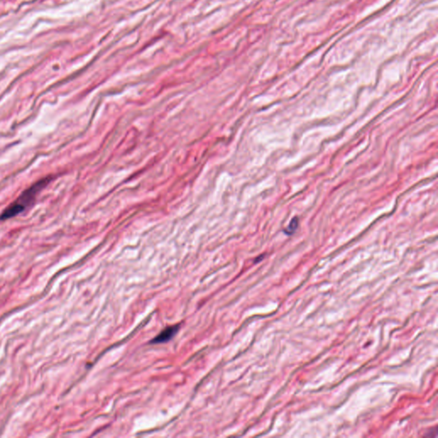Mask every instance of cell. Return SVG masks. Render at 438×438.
<instances>
[{
	"mask_svg": "<svg viewBox=\"0 0 438 438\" xmlns=\"http://www.w3.org/2000/svg\"><path fill=\"white\" fill-rule=\"evenodd\" d=\"M52 180V178H45L39 180L38 183L32 185L30 188L24 191L19 198L11 204L5 211L0 215V220H7L14 216H17L18 214L24 212L27 208L33 205L37 194L45 188L46 186Z\"/></svg>",
	"mask_w": 438,
	"mask_h": 438,
	"instance_id": "obj_1",
	"label": "cell"
},
{
	"mask_svg": "<svg viewBox=\"0 0 438 438\" xmlns=\"http://www.w3.org/2000/svg\"><path fill=\"white\" fill-rule=\"evenodd\" d=\"M178 328H179V326L178 325L167 327L158 337H155L151 341V343H163V342H166L168 341H170L177 334V332H178Z\"/></svg>",
	"mask_w": 438,
	"mask_h": 438,
	"instance_id": "obj_2",
	"label": "cell"
},
{
	"mask_svg": "<svg viewBox=\"0 0 438 438\" xmlns=\"http://www.w3.org/2000/svg\"><path fill=\"white\" fill-rule=\"evenodd\" d=\"M298 225H299V217L295 216V217L292 218V220L290 221V225H289L288 228L285 229L284 232L286 233L287 235H292V234L295 233L296 229H297Z\"/></svg>",
	"mask_w": 438,
	"mask_h": 438,
	"instance_id": "obj_3",
	"label": "cell"
}]
</instances>
